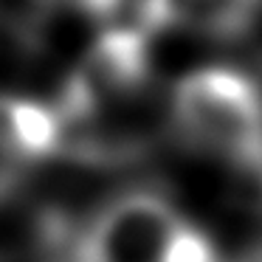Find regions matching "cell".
<instances>
[{"label":"cell","instance_id":"6da1fadb","mask_svg":"<svg viewBox=\"0 0 262 262\" xmlns=\"http://www.w3.org/2000/svg\"><path fill=\"white\" fill-rule=\"evenodd\" d=\"M169 127L198 155L262 178V88L231 65L181 76L169 99Z\"/></svg>","mask_w":262,"mask_h":262},{"label":"cell","instance_id":"7a4b0ae2","mask_svg":"<svg viewBox=\"0 0 262 262\" xmlns=\"http://www.w3.org/2000/svg\"><path fill=\"white\" fill-rule=\"evenodd\" d=\"M152 57L144 29H107L65 79L57 99L65 133L104 124L113 110L130 104L149 85Z\"/></svg>","mask_w":262,"mask_h":262},{"label":"cell","instance_id":"3957f363","mask_svg":"<svg viewBox=\"0 0 262 262\" xmlns=\"http://www.w3.org/2000/svg\"><path fill=\"white\" fill-rule=\"evenodd\" d=\"M183 220L161 189H127L79 226L74 262H164Z\"/></svg>","mask_w":262,"mask_h":262},{"label":"cell","instance_id":"277c9868","mask_svg":"<svg viewBox=\"0 0 262 262\" xmlns=\"http://www.w3.org/2000/svg\"><path fill=\"white\" fill-rule=\"evenodd\" d=\"M262 17V0H141L138 29L186 31L206 40H239Z\"/></svg>","mask_w":262,"mask_h":262},{"label":"cell","instance_id":"5b68a950","mask_svg":"<svg viewBox=\"0 0 262 262\" xmlns=\"http://www.w3.org/2000/svg\"><path fill=\"white\" fill-rule=\"evenodd\" d=\"M9 113L14 141L31 166L62 152L65 124L57 107H48L34 99H9Z\"/></svg>","mask_w":262,"mask_h":262},{"label":"cell","instance_id":"8992f818","mask_svg":"<svg viewBox=\"0 0 262 262\" xmlns=\"http://www.w3.org/2000/svg\"><path fill=\"white\" fill-rule=\"evenodd\" d=\"M31 164L20 152L12 133V113H9V99H0V203H6L26 181V172Z\"/></svg>","mask_w":262,"mask_h":262},{"label":"cell","instance_id":"52a82bcc","mask_svg":"<svg viewBox=\"0 0 262 262\" xmlns=\"http://www.w3.org/2000/svg\"><path fill=\"white\" fill-rule=\"evenodd\" d=\"M164 262H223V256L203 228L194 226L192 220H183L166 248Z\"/></svg>","mask_w":262,"mask_h":262},{"label":"cell","instance_id":"ba28073f","mask_svg":"<svg viewBox=\"0 0 262 262\" xmlns=\"http://www.w3.org/2000/svg\"><path fill=\"white\" fill-rule=\"evenodd\" d=\"M54 3H62V6L74 9L91 20H110L119 14L124 0H54Z\"/></svg>","mask_w":262,"mask_h":262},{"label":"cell","instance_id":"9c48e42d","mask_svg":"<svg viewBox=\"0 0 262 262\" xmlns=\"http://www.w3.org/2000/svg\"><path fill=\"white\" fill-rule=\"evenodd\" d=\"M254 262H262V228H259V237H256V248H254Z\"/></svg>","mask_w":262,"mask_h":262}]
</instances>
